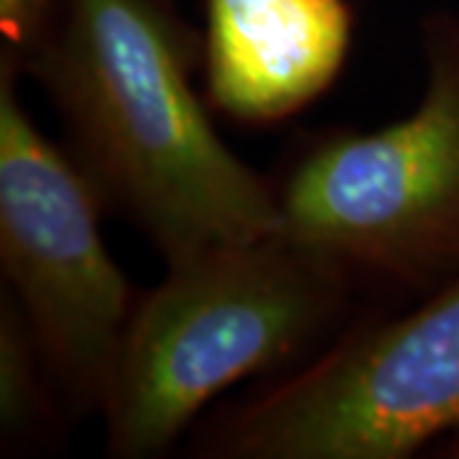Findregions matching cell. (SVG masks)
I'll return each instance as SVG.
<instances>
[{"label": "cell", "mask_w": 459, "mask_h": 459, "mask_svg": "<svg viewBox=\"0 0 459 459\" xmlns=\"http://www.w3.org/2000/svg\"><path fill=\"white\" fill-rule=\"evenodd\" d=\"M352 31L350 0H204L210 108L246 126L294 117L340 77Z\"/></svg>", "instance_id": "obj_6"}, {"label": "cell", "mask_w": 459, "mask_h": 459, "mask_svg": "<svg viewBox=\"0 0 459 459\" xmlns=\"http://www.w3.org/2000/svg\"><path fill=\"white\" fill-rule=\"evenodd\" d=\"M360 296L344 271L279 230L166 263L120 342L100 416L108 455H166L225 391L316 358L360 319Z\"/></svg>", "instance_id": "obj_2"}, {"label": "cell", "mask_w": 459, "mask_h": 459, "mask_svg": "<svg viewBox=\"0 0 459 459\" xmlns=\"http://www.w3.org/2000/svg\"><path fill=\"white\" fill-rule=\"evenodd\" d=\"M54 8L56 0H0V62L21 72L23 62L39 49L49 31Z\"/></svg>", "instance_id": "obj_8"}, {"label": "cell", "mask_w": 459, "mask_h": 459, "mask_svg": "<svg viewBox=\"0 0 459 459\" xmlns=\"http://www.w3.org/2000/svg\"><path fill=\"white\" fill-rule=\"evenodd\" d=\"M0 62V263L74 419L102 416L138 294L102 240L105 202L51 143Z\"/></svg>", "instance_id": "obj_5"}, {"label": "cell", "mask_w": 459, "mask_h": 459, "mask_svg": "<svg viewBox=\"0 0 459 459\" xmlns=\"http://www.w3.org/2000/svg\"><path fill=\"white\" fill-rule=\"evenodd\" d=\"M72 416L54 385L26 316L0 289V449L8 457L65 444Z\"/></svg>", "instance_id": "obj_7"}, {"label": "cell", "mask_w": 459, "mask_h": 459, "mask_svg": "<svg viewBox=\"0 0 459 459\" xmlns=\"http://www.w3.org/2000/svg\"><path fill=\"white\" fill-rule=\"evenodd\" d=\"M202 36L174 0H56L21 66L49 95L66 151L105 207L166 263L279 230L276 184L214 128L195 90Z\"/></svg>", "instance_id": "obj_1"}, {"label": "cell", "mask_w": 459, "mask_h": 459, "mask_svg": "<svg viewBox=\"0 0 459 459\" xmlns=\"http://www.w3.org/2000/svg\"><path fill=\"white\" fill-rule=\"evenodd\" d=\"M419 47L427 87L413 113L316 135L273 181L279 232L360 291L409 301L459 276V13H427Z\"/></svg>", "instance_id": "obj_3"}, {"label": "cell", "mask_w": 459, "mask_h": 459, "mask_svg": "<svg viewBox=\"0 0 459 459\" xmlns=\"http://www.w3.org/2000/svg\"><path fill=\"white\" fill-rule=\"evenodd\" d=\"M197 459H459V276L401 314L368 312L291 373L210 409Z\"/></svg>", "instance_id": "obj_4"}]
</instances>
